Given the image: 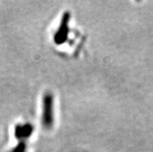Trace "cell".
I'll use <instances>...</instances> for the list:
<instances>
[{
    "label": "cell",
    "mask_w": 153,
    "mask_h": 152,
    "mask_svg": "<svg viewBox=\"0 0 153 152\" xmlns=\"http://www.w3.org/2000/svg\"><path fill=\"white\" fill-rule=\"evenodd\" d=\"M45 106H44V115L43 120L46 127H50L52 123V97L48 95L45 98Z\"/></svg>",
    "instance_id": "6da1fadb"
},
{
    "label": "cell",
    "mask_w": 153,
    "mask_h": 152,
    "mask_svg": "<svg viewBox=\"0 0 153 152\" xmlns=\"http://www.w3.org/2000/svg\"><path fill=\"white\" fill-rule=\"evenodd\" d=\"M33 132V127L30 124L23 126H17L16 128V136L18 138H25L30 136Z\"/></svg>",
    "instance_id": "7a4b0ae2"
}]
</instances>
